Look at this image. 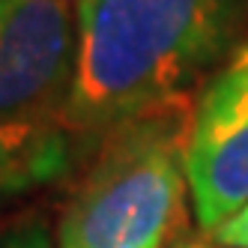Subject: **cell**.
<instances>
[{"mask_svg":"<svg viewBox=\"0 0 248 248\" xmlns=\"http://www.w3.org/2000/svg\"><path fill=\"white\" fill-rule=\"evenodd\" d=\"M78 54L60 123L105 138L180 105L221 66L248 24V0H78Z\"/></svg>","mask_w":248,"mask_h":248,"instance_id":"6da1fadb","label":"cell"},{"mask_svg":"<svg viewBox=\"0 0 248 248\" xmlns=\"http://www.w3.org/2000/svg\"><path fill=\"white\" fill-rule=\"evenodd\" d=\"M188 120L173 105L105 135L60 216L57 248H170L186 221Z\"/></svg>","mask_w":248,"mask_h":248,"instance_id":"7a4b0ae2","label":"cell"},{"mask_svg":"<svg viewBox=\"0 0 248 248\" xmlns=\"http://www.w3.org/2000/svg\"><path fill=\"white\" fill-rule=\"evenodd\" d=\"M186 173L203 233L218 230L248 203V39L203 87L188 120Z\"/></svg>","mask_w":248,"mask_h":248,"instance_id":"3957f363","label":"cell"},{"mask_svg":"<svg viewBox=\"0 0 248 248\" xmlns=\"http://www.w3.org/2000/svg\"><path fill=\"white\" fill-rule=\"evenodd\" d=\"M75 54L69 0H0V123L60 120Z\"/></svg>","mask_w":248,"mask_h":248,"instance_id":"277c9868","label":"cell"},{"mask_svg":"<svg viewBox=\"0 0 248 248\" xmlns=\"http://www.w3.org/2000/svg\"><path fill=\"white\" fill-rule=\"evenodd\" d=\"M75 135L60 120L0 123V194L54 183L72 165Z\"/></svg>","mask_w":248,"mask_h":248,"instance_id":"5b68a950","label":"cell"},{"mask_svg":"<svg viewBox=\"0 0 248 248\" xmlns=\"http://www.w3.org/2000/svg\"><path fill=\"white\" fill-rule=\"evenodd\" d=\"M0 248H57L42 221H21L0 230Z\"/></svg>","mask_w":248,"mask_h":248,"instance_id":"8992f818","label":"cell"},{"mask_svg":"<svg viewBox=\"0 0 248 248\" xmlns=\"http://www.w3.org/2000/svg\"><path fill=\"white\" fill-rule=\"evenodd\" d=\"M209 239L218 242L221 248H248V203L233 218H227L218 230H212Z\"/></svg>","mask_w":248,"mask_h":248,"instance_id":"52a82bcc","label":"cell"},{"mask_svg":"<svg viewBox=\"0 0 248 248\" xmlns=\"http://www.w3.org/2000/svg\"><path fill=\"white\" fill-rule=\"evenodd\" d=\"M170 248H221L218 242H203V239H180L173 242Z\"/></svg>","mask_w":248,"mask_h":248,"instance_id":"ba28073f","label":"cell"}]
</instances>
